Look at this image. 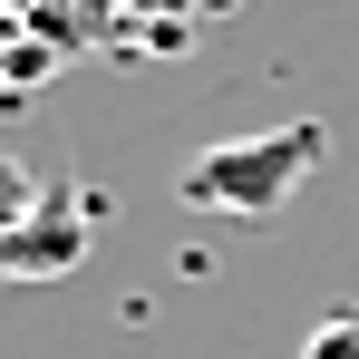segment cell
Instances as JSON below:
<instances>
[{
    "mask_svg": "<svg viewBox=\"0 0 359 359\" xmlns=\"http://www.w3.org/2000/svg\"><path fill=\"white\" fill-rule=\"evenodd\" d=\"M88 233H97L88 194H78V184H49V194L0 233V282H68V272L88 262Z\"/></svg>",
    "mask_w": 359,
    "mask_h": 359,
    "instance_id": "obj_2",
    "label": "cell"
},
{
    "mask_svg": "<svg viewBox=\"0 0 359 359\" xmlns=\"http://www.w3.org/2000/svg\"><path fill=\"white\" fill-rule=\"evenodd\" d=\"M39 194H49V184H39L29 165H20V156H10V146H0V233H10V224H20V214H29Z\"/></svg>",
    "mask_w": 359,
    "mask_h": 359,
    "instance_id": "obj_5",
    "label": "cell"
},
{
    "mask_svg": "<svg viewBox=\"0 0 359 359\" xmlns=\"http://www.w3.org/2000/svg\"><path fill=\"white\" fill-rule=\"evenodd\" d=\"M330 156V126L320 117H282V126H252V136H224V146H194L184 156L175 194L194 214H243V224H272L301 184L320 175Z\"/></svg>",
    "mask_w": 359,
    "mask_h": 359,
    "instance_id": "obj_1",
    "label": "cell"
},
{
    "mask_svg": "<svg viewBox=\"0 0 359 359\" xmlns=\"http://www.w3.org/2000/svg\"><path fill=\"white\" fill-rule=\"evenodd\" d=\"M49 68H59V39H49L39 20L0 10V107H10V97H29V88H39Z\"/></svg>",
    "mask_w": 359,
    "mask_h": 359,
    "instance_id": "obj_3",
    "label": "cell"
},
{
    "mask_svg": "<svg viewBox=\"0 0 359 359\" xmlns=\"http://www.w3.org/2000/svg\"><path fill=\"white\" fill-rule=\"evenodd\" d=\"M301 359H359V311H330L301 330Z\"/></svg>",
    "mask_w": 359,
    "mask_h": 359,
    "instance_id": "obj_4",
    "label": "cell"
}]
</instances>
